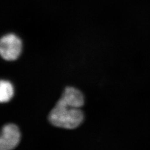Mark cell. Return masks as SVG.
I'll use <instances>...</instances> for the list:
<instances>
[{
  "mask_svg": "<svg viewBox=\"0 0 150 150\" xmlns=\"http://www.w3.org/2000/svg\"><path fill=\"white\" fill-rule=\"evenodd\" d=\"M48 121L54 126L62 129H75L84 120V113L80 108L74 107L61 98L48 115Z\"/></svg>",
  "mask_w": 150,
  "mask_h": 150,
  "instance_id": "obj_1",
  "label": "cell"
},
{
  "mask_svg": "<svg viewBox=\"0 0 150 150\" xmlns=\"http://www.w3.org/2000/svg\"><path fill=\"white\" fill-rule=\"evenodd\" d=\"M21 40L13 33L7 34L1 38L0 41V54L6 61H15L21 54Z\"/></svg>",
  "mask_w": 150,
  "mask_h": 150,
  "instance_id": "obj_2",
  "label": "cell"
},
{
  "mask_svg": "<svg viewBox=\"0 0 150 150\" xmlns=\"http://www.w3.org/2000/svg\"><path fill=\"white\" fill-rule=\"evenodd\" d=\"M21 133L16 125L9 123L3 126L0 138L1 150H11L15 149L20 143Z\"/></svg>",
  "mask_w": 150,
  "mask_h": 150,
  "instance_id": "obj_3",
  "label": "cell"
},
{
  "mask_svg": "<svg viewBox=\"0 0 150 150\" xmlns=\"http://www.w3.org/2000/svg\"><path fill=\"white\" fill-rule=\"evenodd\" d=\"M60 98L64 102L77 108H80L85 103V99L82 93L72 87H66Z\"/></svg>",
  "mask_w": 150,
  "mask_h": 150,
  "instance_id": "obj_4",
  "label": "cell"
},
{
  "mask_svg": "<svg viewBox=\"0 0 150 150\" xmlns=\"http://www.w3.org/2000/svg\"><path fill=\"white\" fill-rule=\"evenodd\" d=\"M13 87L10 82L1 80L0 83V101L6 103L11 100L13 96Z\"/></svg>",
  "mask_w": 150,
  "mask_h": 150,
  "instance_id": "obj_5",
  "label": "cell"
}]
</instances>
